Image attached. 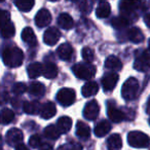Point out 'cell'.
Instances as JSON below:
<instances>
[{
    "label": "cell",
    "instance_id": "cell-8",
    "mask_svg": "<svg viewBox=\"0 0 150 150\" xmlns=\"http://www.w3.org/2000/svg\"><path fill=\"white\" fill-rule=\"evenodd\" d=\"M100 112V106L96 100H91L84 106L83 116L88 120H95Z\"/></svg>",
    "mask_w": 150,
    "mask_h": 150
},
{
    "label": "cell",
    "instance_id": "cell-30",
    "mask_svg": "<svg viewBox=\"0 0 150 150\" xmlns=\"http://www.w3.org/2000/svg\"><path fill=\"white\" fill-rule=\"evenodd\" d=\"M39 110H41V108H40V104L37 101L24 103V111L27 114H37Z\"/></svg>",
    "mask_w": 150,
    "mask_h": 150
},
{
    "label": "cell",
    "instance_id": "cell-33",
    "mask_svg": "<svg viewBox=\"0 0 150 150\" xmlns=\"http://www.w3.org/2000/svg\"><path fill=\"white\" fill-rule=\"evenodd\" d=\"M15 118V113L13 110L8 108H5L1 112V121H2L3 125H7V123H11V121Z\"/></svg>",
    "mask_w": 150,
    "mask_h": 150
},
{
    "label": "cell",
    "instance_id": "cell-15",
    "mask_svg": "<svg viewBox=\"0 0 150 150\" xmlns=\"http://www.w3.org/2000/svg\"><path fill=\"white\" fill-rule=\"evenodd\" d=\"M57 54H58L59 58L63 61H68L71 59L73 54V48L69 43H63L57 50Z\"/></svg>",
    "mask_w": 150,
    "mask_h": 150
},
{
    "label": "cell",
    "instance_id": "cell-28",
    "mask_svg": "<svg viewBox=\"0 0 150 150\" xmlns=\"http://www.w3.org/2000/svg\"><path fill=\"white\" fill-rule=\"evenodd\" d=\"M16 33L15 25L11 21L1 24V35L3 38H11Z\"/></svg>",
    "mask_w": 150,
    "mask_h": 150
},
{
    "label": "cell",
    "instance_id": "cell-21",
    "mask_svg": "<svg viewBox=\"0 0 150 150\" xmlns=\"http://www.w3.org/2000/svg\"><path fill=\"white\" fill-rule=\"evenodd\" d=\"M110 129H111L110 122L108 120H102L96 125L94 132L97 137H104L105 135H107L110 132Z\"/></svg>",
    "mask_w": 150,
    "mask_h": 150
},
{
    "label": "cell",
    "instance_id": "cell-11",
    "mask_svg": "<svg viewBox=\"0 0 150 150\" xmlns=\"http://www.w3.org/2000/svg\"><path fill=\"white\" fill-rule=\"evenodd\" d=\"M52 22V15L45 8H41L35 16V24L37 27L43 28L50 25Z\"/></svg>",
    "mask_w": 150,
    "mask_h": 150
},
{
    "label": "cell",
    "instance_id": "cell-45",
    "mask_svg": "<svg viewBox=\"0 0 150 150\" xmlns=\"http://www.w3.org/2000/svg\"><path fill=\"white\" fill-rule=\"evenodd\" d=\"M48 1H52V2H56V1H58V0H48Z\"/></svg>",
    "mask_w": 150,
    "mask_h": 150
},
{
    "label": "cell",
    "instance_id": "cell-34",
    "mask_svg": "<svg viewBox=\"0 0 150 150\" xmlns=\"http://www.w3.org/2000/svg\"><path fill=\"white\" fill-rule=\"evenodd\" d=\"M81 56L83 58V60L86 63H92L95 59V52L92 48L90 47H83L81 50Z\"/></svg>",
    "mask_w": 150,
    "mask_h": 150
},
{
    "label": "cell",
    "instance_id": "cell-18",
    "mask_svg": "<svg viewBox=\"0 0 150 150\" xmlns=\"http://www.w3.org/2000/svg\"><path fill=\"white\" fill-rule=\"evenodd\" d=\"M108 150H120L122 147V140L118 134H113L108 138L107 141Z\"/></svg>",
    "mask_w": 150,
    "mask_h": 150
},
{
    "label": "cell",
    "instance_id": "cell-27",
    "mask_svg": "<svg viewBox=\"0 0 150 150\" xmlns=\"http://www.w3.org/2000/svg\"><path fill=\"white\" fill-rule=\"evenodd\" d=\"M28 91H29L30 95H32V96L41 97V96H43L44 93H45V88H44L43 84L40 83V82L34 81L30 84Z\"/></svg>",
    "mask_w": 150,
    "mask_h": 150
},
{
    "label": "cell",
    "instance_id": "cell-12",
    "mask_svg": "<svg viewBox=\"0 0 150 150\" xmlns=\"http://www.w3.org/2000/svg\"><path fill=\"white\" fill-rule=\"evenodd\" d=\"M107 112H108V116L110 118V120H112L113 122H120L125 119V115L121 110H119L113 103L109 102L108 103V108H107Z\"/></svg>",
    "mask_w": 150,
    "mask_h": 150
},
{
    "label": "cell",
    "instance_id": "cell-41",
    "mask_svg": "<svg viewBox=\"0 0 150 150\" xmlns=\"http://www.w3.org/2000/svg\"><path fill=\"white\" fill-rule=\"evenodd\" d=\"M144 22H145L146 26H147L148 28H150V13H146V15L144 16Z\"/></svg>",
    "mask_w": 150,
    "mask_h": 150
},
{
    "label": "cell",
    "instance_id": "cell-48",
    "mask_svg": "<svg viewBox=\"0 0 150 150\" xmlns=\"http://www.w3.org/2000/svg\"><path fill=\"white\" fill-rule=\"evenodd\" d=\"M1 1H4V0H1Z\"/></svg>",
    "mask_w": 150,
    "mask_h": 150
},
{
    "label": "cell",
    "instance_id": "cell-46",
    "mask_svg": "<svg viewBox=\"0 0 150 150\" xmlns=\"http://www.w3.org/2000/svg\"><path fill=\"white\" fill-rule=\"evenodd\" d=\"M68 1H72V2H74V1H77V0H68Z\"/></svg>",
    "mask_w": 150,
    "mask_h": 150
},
{
    "label": "cell",
    "instance_id": "cell-42",
    "mask_svg": "<svg viewBox=\"0 0 150 150\" xmlns=\"http://www.w3.org/2000/svg\"><path fill=\"white\" fill-rule=\"evenodd\" d=\"M40 150H52V146L50 145V144L44 143L40 146Z\"/></svg>",
    "mask_w": 150,
    "mask_h": 150
},
{
    "label": "cell",
    "instance_id": "cell-47",
    "mask_svg": "<svg viewBox=\"0 0 150 150\" xmlns=\"http://www.w3.org/2000/svg\"><path fill=\"white\" fill-rule=\"evenodd\" d=\"M148 46H149V50H150V40H149V43H148Z\"/></svg>",
    "mask_w": 150,
    "mask_h": 150
},
{
    "label": "cell",
    "instance_id": "cell-2",
    "mask_svg": "<svg viewBox=\"0 0 150 150\" xmlns=\"http://www.w3.org/2000/svg\"><path fill=\"white\" fill-rule=\"evenodd\" d=\"M75 76L82 80H91L96 75L97 69L91 63H77L72 68Z\"/></svg>",
    "mask_w": 150,
    "mask_h": 150
},
{
    "label": "cell",
    "instance_id": "cell-38",
    "mask_svg": "<svg viewBox=\"0 0 150 150\" xmlns=\"http://www.w3.org/2000/svg\"><path fill=\"white\" fill-rule=\"evenodd\" d=\"M27 91V86H26L25 83L23 82H18V83L13 84V92L15 93L16 95H22Z\"/></svg>",
    "mask_w": 150,
    "mask_h": 150
},
{
    "label": "cell",
    "instance_id": "cell-20",
    "mask_svg": "<svg viewBox=\"0 0 150 150\" xmlns=\"http://www.w3.org/2000/svg\"><path fill=\"white\" fill-rule=\"evenodd\" d=\"M27 72L30 78H37L41 74H43V66L38 62L32 63L28 66Z\"/></svg>",
    "mask_w": 150,
    "mask_h": 150
},
{
    "label": "cell",
    "instance_id": "cell-17",
    "mask_svg": "<svg viewBox=\"0 0 150 150\" xmlns=\"http://www.w3.org/2000/svg\"><path fill=\"white\" fill-rule=\"evenodd\" d=\"M99 91V86L97 82L95 81H88L82 86L81 88V94L83 97L88 98V97H93L95 95H97Z\"/></svg>",
    "mask_w": 150,
    "mask_h": 150
},
{
    "label": "cell",
    "instance_id": "cell-4",
    "mask_svg": "<svg viewBox=\"0 0 150 150\" xmlns=\"http://www.w3.org/2000/svg\"><path fill=\"white\" fill-rule=\"evenodd\" d=\"M138 92H139V82L135 77L129 78L121 88V95L125 101H132L136 99Z\"/></svg>",
    "mask_w": 150,
    "mask_h": 150
},
{
    "label": "cell",
    "instance_id": "cell-3",
    "mask_svg": "<svg viewBox=\"0 0 150 150\" xmlns=\"http://www.w3.org/2000/svg\"><path fill=\"white\" fill-rule=\"evenodd\" d=\"M127 142L132 147L146 148L150 145V137L145 133L134 131L127 135Z\"/></svg>",
    "mask_w": 150,
    "mask_h": 150
},
{
    "label": "cell",
    "instance_id": "cell-32",
    "mask_svg": "<svg viewBox=\"0 0 150 150\" xmlns=\"http://www.w3.org/2000/svg\"><path fill=\"white\" fill-rule=\"evenodd\" d=\"M44 135H45L46 138H48L50 140H57L60 137L61 132L58 129V127H54V125H50L44 129Z\"/></svg>",
    "mask_w": 150,
    "mask_h": 150
},
{
    "label": "cell",
    "instance_id": "cell-40",
    "mask_svg": "<svg viewBox=\"0 0 150 150\" xmlns=\"http://www.w3.org/2000/svg\"><path fill=\"white\" fill-rule=\"evenodd\" d=\"M8 21H11V15H9V13L6 11H1V24H4Z\"/></svg>",
    "mask_w": 150,
    "mask_h": 150
},
{
    "label": "cell",
    "instance_id": "cell-31",
    "mask_svg": "<svg viewBox=\"0 0 150 150\" xmlns=\"http://www.w3.org/2000/svg\"><path fill=\"white\" fill-rule=\"evenodd\" d=\"M35 0H15V4L21 11H30L34 6Z\"/></svg>",
    "mask_w": 150,
    "mask_h": 150
},
{
    "label": "cell",
    "instance_id": "cell-10",
    "mask_svg": "<svg viewBox=\"0 0 150 150\" xmlns=\"http://www.w3.org/2000/svg\"><path fill=\"white\" fill-rule=\"evenodd\" d=\"M118 79H119V76L116 72H111V73L105 74L102 78L103 88H104L106 92L107 91H108V92H111V91L115 88V86L117 84Z\"/></svg>",
    "mask_w": 150,
    "mask_h": 150
},
{
    "label": "cell",
    "instance_id": "cell-9",
    "mask_svg": "<svg viewBox=\"0 0 150 150\" xmlns=\"http://www.w3.org/2000/svg\"><path fill=\"white\" fill-rule=\"evenodd\" d=\"M61 37V32L59 31L58 28L56 27H50L44 32L43 34V41L47 45H54L57 42L59 41Z\"/></svg>",
    "mask_w": 150,
    "mask_h": 150
},
{
    "label": "cell",
    "instance_id": "cell-1",
    "mask_svg": "<svg viewBox=\"0 0 150 150\" xmlns=\"http://www.w3.org/2000/svg\"><path fill=\"white\" fill-rule=\"evenodd\" d=\"M2 60L6 66L16 68L23 64L24 54L21 48L17 46H7L2 52Z\"/></svg>",
    "mask_w": 150,
    "mask_h": 150
},
{
    "label": "cell",
    "instance_id": "cell-26",
    "mask_svg": "<svg viewBox=\"0 0 150 150\" xmlns=\"http://www.w3.org/2000/svg\"><path fill=\"white\" fill-rule=\"evenodd\" d=\"M76 135L81 139H88L91 136V129L86 123L78 121L76 125Z\"/></svg>",
    "mask_w": 150,
    "mask_h": 150
},
{
    "label": "cell",
    "instance_id": "cell-16",
    "mask_svg": "<svg viewBox=\"0 0 150 150\" xmlns=\"http://www.w3.org/2000/svg\"><path fill=\"white\" fill-rule=\"evenodd\" d=\"M57 113V108L54 106V103L47 102L41 106V110H40V115L42 118L44 119H50L54 117Z\"/></svg>",
    "mask_w": 150,
    "mask_h": 150
},
{
    "label": "cell",
    "instance_id": "cell-25",
    "mask_svg": "<svg viewBox=\"0 0 150 150\" xmlns=\"http://www.w3.org/2000/svg\"><path fill=\"white\" fill-rule=\"evenodd\" d=\"M57 127L60 129L61 133H67L70 131L71 127H72V119L68 116L60 117L57 122Z\"/></svg>",
    "mask_w": 150,
    "mask_h": 150
},
{
    "label": "cell",
    "instance_id": "cell-43",
    "mask_svg": "<svg viewBox=\"0 0 150 150\" xmlns=\"http://www.w3.org/2000/svg\"><path fill=\"white\" fill-rule=\"evenodd\" d=\"M16 150H29L27 148V146H25L24 144H20V145L16 146Z\"/></svg>",
    "mask_w": 150,
    "mask_h": 150
},
{
    "label": "cell",
    "instance_id": "cell-39",
    "mask_svg": "<svg viewBox=\"0 0 150 150\" xmlns=\"http://www.w3.org/2000/svg\"><path fill=\"white\" fill-rule=\"evenodd\" d=\"M29 144L31 147L33 148H38L41 145V139L38 135H33L29 140Z\"/></svg>",
    "mask_w": 150,
    "mask_h": 150
},
{
    "label": "cell",
    "instance_id": "cell-19",
    "mask_svg": "<svg viewBox=\"0 0 150 150\" xmlns=\"http://www.w3.org/2000/svg\"><path fill=\"white\" fill-rule=\"evenodd\" d=\"M105 66H106V68L112 70L113 72H117L122 68L121 61L115 56H109L105 61Z\"/></svg>",
    "mask_w": 150,
    "mask_h": 150
},
{
    "label": "cell",
    "instance_id": "cell-7",
    "mask_svg": "<svg viewBox=\"0 0 150 150\" xmlns=\"http://www.w3.org/2000/svg\"><path fill=\"white\" fill-rule=\"evenodd\" d=\"M134 68L138 71H145L150 69V50H143L137 56L134 63Z\"/></svg>",
    "mask_w": 150,
    "mask_h": 150
},
{
    "label": "cell",
    "instance_id": "cell-5",
    "mask_svg": "<svg viewBox=\"0 0 150 150\" xmlns=\"http://www.w3.org/2000/svg\"><path fill=\"white\" fill-rule=\"evenodd\" d=\"M142 6L141 0H121L119 3V9H120L121 16L125 18L136 16V13Z\"/></svg>",
    "mask_w": 150,
    "mask_h": 150
},
{
    "label": "cell",
    "instance_id": "cell-14",
    "mask_svg": "<svg viewBox=\"0 0 150 150\" xmlns=\"http://www.w3.org/2000/svg\"><path fill=\"white\" fill-rule=\"evenodd\" d=\"M22 39L25 43H27L30 47H35L37 45V38L35 33L30 27H27L22 31Z\"/></svg>",
    "mask_w": 150,
    "mask_h": 150
},
{
    "label": "cell",
    "instance_id": "cell-6",
    "mask_svg": "<svg viewBox=\"0 0 150 150\" xmlns=\"http://www.w3.org/2000/svg\"><path fill=\"white\" fill-rule=\"evenodd\" d=\"M75 99H76L75 91L69 88H62L57 94V100L64 107H68L70 105H72L75 102Z\"/></svg>",
    "mask_w": 150,
    "mask_h": 150
},
{
    "label": "cell",
    "instance_id": "cell-37",
    "mask_svg": "<svg viewBox=\"0 0 150 150\" xmlns=\"http://www.w3.org/2000/svg\"><path fill=\"white\" fill-rule=\"evenodd\" d=\"M78 6H79L80 11H82L83 13H90L92 11V4L88 0H80Z\"/></svg>",
    "mask_w": 150,
    "mask_h": 150
},
{
    "label": "cell",
    "instance_id": "cell-22",
    "mask_svg": "<svg viewBox=\"0 0 150 150\" xmlns=\"http://www.w3.org/2000/svg\"><path fill=\"white\" fill-rule=\"evenodd\" d=\"M58 24L61 28L65 30H70L74 26V21L68 13H61L58 18Z\"/></svg>",
    "mask_w": 150,
    "mask_h": 150
},
{
    "label": "cell",
    "instance_id": "cell-44",
    "mask_svg": "<svg viewBox=\"0 0 150 150\" xmlns=\"http://www.w3.org/2000/svg\"><path fill=\"white\" fill-rule=\"evenodd\" d=\"M147 112L150 113V99L149 101H148V105H147Z\"/></svg>",
    "mask_w": 150,
    "mask_h": 150
},
{
    "label": "cell",
    "instance_id": "cell-36",
    "mask_svg": "<svg viewBox=\"0 0 150 150\" xmlns=\"http://www.w3.org/2000/svg\"><path fill=\"white\" fill-rule=\"evenodd\" d=\"M58 150H82V146L77 142H70V143L61 146Z\"/></svg>",
    "mask_w": 150,
    "mask_h": 150
},
{
    "label": "cell",
    "instance_id": "cell-23",
    "mask_svg": "<svg viewBox=\"0 0 150 150\" xmlns=\"http://www.w3.org/2000/svg\"><path fill=\"white\" fill-rule=\"evenodd\" d=\"M127 39L129 41L134 42V43H140L144 40V35L142 33V31L139 29V28H132L127 31Z\"/></svg>",
    "mask_w": 150,
    "mask_h": 150
},
{
    "label": "cell",
    "instance_id": "cell-13",
    "mask_svg": "<svg viewBox=\"0 0 150 150\" xmlns=\"http://www.w3.org/2000/svg\"><path fill=\"white\" fill-rule=\"evenodd\" d=\"M6 141L11 146H18L23 141V133L19 129H11L6 133Z\"/></svg>",
    "mask_w": 150,
    "mask_h": 150
},
{
    "label": "cell",
    "instance_id": "cell-49",
    "mask_svg": "<svg viewBox=\"0 0 150 150\" xmlns=\"http://www.w3.org/2000/svg\"><path fill=\"white\" fill-rule=\"evenodd\" d=\"M149 123H150V119H149Z\"/></svg>",
    "mask_w": 150,
    "mask_h": 150
},
{
    "label": "cell",
    "instance_id": "cell-35",
    "mask_svg": "<svg viewBox=\"0 0 150 150\" xmlns=\"http://www.w3.org/2000/svg\"><path fill=\"white\" fill-rule=\"evenodd\" d=\"M127 24H129V20L127 18L122 17V16L112 20V26L116 29H121V28L125 27Z\"/></svg>",
    "mask_w": 150,
    "mask_h": 150
},
{
    "label": "cell",
    "instance_id": "cell-29",
    "mask_svg": "<svg viewBox=\"0 0 150 150\" xmlns=\"http://www.w3.org/2000/svg\"><path fill=\"white\" fill-rule=\"evenodd\" d=\"M111 13V7H110V4L108 2H101L100 4L98 5L97 7V11H96V15L98 18L100 19H104V18H107Z\"/></svg>",
    "mask_w": 150,
    "mask_h": 150
},
{
    "label": "cell",
    "instance_id": "cell-24",
    "mask_svg": "<svg viewBox=\"0 0 150 150\" xmlns=\"http://www.w3.org/2000/svg\"><path fill=\"white\" fill-rule=\"evenodd\" d=\"M43 75L47 79H54L58 75V68L54 63H46L43 66Z\"/></svg>",
    "mask_w": 150,
    "mask_h": 150
}]
</instances>
